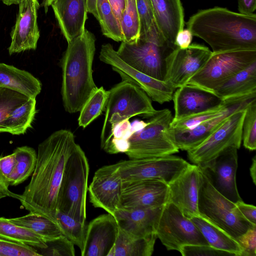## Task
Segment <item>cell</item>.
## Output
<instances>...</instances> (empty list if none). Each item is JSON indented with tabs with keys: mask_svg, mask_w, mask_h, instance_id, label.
Here are the masks:
<instances>
[{
	"mask_svg": "<svg viewBox=\"0 0 256 256\" xmlns=\"http://www.w3.org/2000/svg\"><path fill=\"white\" fill-rule=\"evenodd\" d=\"M76 144L74 134L62 129L54 132L38 145L30 180L23 193L16 196L26 210L56 222L65 166Z\"/></svg>",
	"mask_w": 256,
	"mask_h": 256,
	"instance_id": "6da1fadb",
	"label": "cell"
},
{
	"mask_svg": "<svg viewBox=\"0 0 256 256\" xmlns=\"http://www.w3.org/2000/svg\"><path fill=\"white\" fill-rule=\"evenodd\" d=\"M193 36L204 40L214 53L256 50V14L245 15L221 7L202 10L186 22Z\"/></svg>",
	"mask_w": 256,
	"mask_h": 256,
	"instance_id": "7a4b0ae2",
	"label": "cell"
},
{
	"mask_svg": "<svg viewBox=\"0 0 256 256\" xmlns=\"http://www.w3.org/2000/svg\"><path fill=\"white\" fill-rule=\"evenodd\" d=\"M95 42L94 34L86 29L68 43L62 56L61 94L64 110L69 113L80 112L98 88L92 68Z\"/></svg>",
	"mask_w": 256,
	"mask_h": 256,
	"instance_id": "3957f363",
	"label": "cell"
},
{
	"mask_svg": "<svg viewBox=\"0 0 256 256\" xmlns=\"http://www.w3.org/2000/svg\"><path fill=\"white\" fill-rule=\"evenodd\" d=\"M104 118L100 134L103 148L109 141L113 127L120 122L136 116L148 118L156 112L151 99L140 87L122 80L108 90Z\"/></svg>",
	"mask_w": 256,
	"mask_h": 256,
	"instance_id": "277c9868",
	"label": "cell"
},
{
	"mask_svg": "<svg viewBox=\"0 0 256 256\" xmlns=\"http://www.w3.org/2000/svg\"><path fill=\"white\" fill-rule=\"evenodd\" d=\"M89 172L86 156L77 144L65 166L58 195V210L84 224L86 218Z\"/></svg>",
	"mask_w": 256,
	"mask_h": 256,
	"instance_id": "5b68a950",
	"label": "cell"
},
{
	"mask_svg": "<svg viewBox=\"0 0 256 256\" xmlns=\"http://www.w3.org/2000/svg\"><path fill=\"white\" fill-rule=\"evenodd\" d=\"M159 32L155 22L146 34L137 42H122L116 50L120 58L133 68L164 81L166 58L174 50Z\"/></svg>",
	"mask_w": 256,
	"mask_h": 256,
	"instance_id": "8992f818",
	"label": "cell"
},
{
	"mask_svg": "<svg viewBox=\"0 0 256 256\" xmlns=\"http://www.w3.org/2000/svg\"><path fill=\"white\" fill-rule=\"evenodd\" d=\"M200 170V185L198 204L200 215L224 230L236 240L249 228L256 226L245 218L234 203L216 190Z\"/></svg>",
	"mask_w": 256,
	"mask_h": 256,
	"instance_id": "52a82bcc",
	"label": "cell"
},
{
	"mask_svg": "<svg viewBox=\"0 0 256 256\" xmlns=\"http://www.w3.org/2000/svg\"><path fill=\"white\" fill-rule=\"evenodd\" d=\"M149 118L146 126L132 134L128 140L129 147L125 154L130 159L161 157L178 152L168 132L173 118L170 110H156Z\"/></svg>",
	"mask_w": 256,
	"mask_h": 256,
	"instance_id": "ba28073f",
	"label": "cell"
},
{
	"mask_svg": "<svg viewBox=\"0 0 256 256\" xmlns=\"http://www.w3.org/2000/svg\"><path fill=\"white\" fill-rule=\"evenodd\" d=\"M254 62H256L254 50L212 52L206 64L190 78L186 84L212 92L233 75Z\"/></svg>",
	"mask_w": 256,
	"mask_h": 256,
	"instance_id": "9c48e42d",
	"label": "cell"
},
{
	"mask_svg": "<svg viewBox=\"0 0 256 256\" xmlns=\"http://www.w3.org/2000/svg\"><path fill=\"white\" fill-rule=\"evenodd\" d=\"M116 164L123 183L156 180L168 184L190 165L182 158L172 154L153 158H130Z\"/></svg>",
	"mask_w": 256,
	"mask_h": 256,
	"instance_id": "30bf717a",
	"label": "cell"
},
{
	"mask_svg": "<svg viewBox=\"0 0 256 256\" xmlns=\"http://www.w3.org/2000/svg\"><path fill=\"white\" fill-rule=\"evenodd\" d=\"M156 233L168 250L179 252L188 244L209 245L192 221L170 202L163 207Z\"/></svg>",
	"mask_w": 256,
	"mask_h": 256,
	"instance_id": "8fae6325",
	"label": "cell"
},
{
	"mask_svg": "<svg viewBox=\"0 0 256 256\" xmlns=\"http://www.w3.org/2000/svg\"><path fill=\"white\" fill-rule=\"evenodd\" d=\"M246 110L232 114L201 144L187 151L189 160L200 165L212 160L228 147L240 148Z\"/></svg>",
	"mask_w": 256,
	"mask_h": 256,
	"instance_id": "7c38bea8",
	"label": "cell"
},
{
	"mask_svg": "<svg viewBox=\"0 0 256 256\" xmlns=\"http://www.w3.org/2000/svg\"><path fill=\"white\" fill-rule=\"evenodd\" d=\"M226 100L224 106L216 114L194 128L184 130L169 128L170 136L179 150L188 151L198 146L230 115L238 110L246 109L256 100V92Z\"/></svg>",
	"mask_w": 256,
	"mask_h": 256,
	"instance_id": "4fadbf2b",
	"label": "cell"
},
{
	"mask_svg": "<svg viewBox=\"0 0 256 256\" xmlns=\"http://www.w3.org/2000/svg\"><path fill=\"white\" fill-rule=\"evenodd\" d=\"M100 60L126 80L142 88L150 99L160 104L172 100L175 89L164 81L152 78L128 65L110 44L102 46Z\"/></svg>",
	"mask_w": 256,
	"mask_h": 256,
	"instance_id": "5bb4252c",
	"label": "cell"
},
{
	"mask_svg": "<svg viewBox=\"0 0 256 256\" xmlns=\"http://www.w3.org/2000/svg\"><path fill=\"white\" fill-rule=\"evenodd\" d=\"M36 105V98L0 86V132L24 134L32 127Z\"/></svg>",
	"mask_w": 256,
	"mask_h": 256,
	"instance_id": "9a60e30c",
	"label": "cell"
},
{
	"mask_svg": "<svg viewBox=\"0 0 256 256\" xmlns=\"http://www.w3.org/2000/svg\"><path fill=\"white\" fill-rule=\"evenodd\" d=\"M212 54L208 48L198 44H191L184 49L176 48L166 58L164 81L175 90L186 84Z\"/></svg>",
	"mask_w": 256,
	"mask_h": 256,
	"instance_id": "2e32d148",
	"label": "cell"
},
{
	"mask_svg": "<svg viewBox=\"0 0 256 256\" xmlns=\"http://www.w3.org/2000/svg\"><path fill=\"white\" fill-rule=\"evenodd\" d=\"M238 150L228 147L210 161L198 165L214 188L234 204L242 200L236 182Z\"/></svg>",
	"mask_w": 256,
	"mask_h": 256,
	"instance_id": "e0dca14e",
	"label": "cell"
},
{
	"mask_svg": "<svg viewBox=\"0 0 256 256\" xmlns=\"http://www.w3.org/2000/svg\"><path fill=\"white\" fill-rule=\"evenodd\" d=\"M123 182L117 164L96 170L88 188L90 202L112 215L120 208Z\"/></svg>",
	"mask_w": 256,
	"mask_h": 256,
	"instance_id": "ac0fdd59",
	"label": "cell"
},
{
	"mask_svg": "<svg viewBox=\"0 0 256 256\" xmlns=\"http://www.w3.org/2000/svg\"><path fill=\"white\" fill-rule=\"evenodd\" d=\"M168 186L156 180L123 183L120 208H143L164 206L168 201Z\"/></svg>",
	"mask_w": 256,
	"mask_h": 256,
	"instance_id": "d6986e66",
	"label": "cell"
},
{
	"mask_svg": "<svg viewBox=\"0 0 256 256\" xmlns=\"http://www.w3.org/2000/svg\"><path fill=\"white\" fill-rule=\"evenodd\" d=\"M16 24L11 32L10 54L36 50L40 34L37 22L38 0H22Z\"/></svg>",
	"mask_w": 256,
	"mask_h": 256,
	"instance_id": "ffe728a7",
	"label": "cell"
},
{
	"mask_svg": "<svg viewBox=\"0 0 256 256\" xmlns=\"http://www.w3.org/2000/svg\"><path fill=\"white\" fill-rule=\"evenodd\" d=\"M200 170L198 165H190L168 186V202L174 204L186 218L198 215V199Z\"/></svg>",
	"mask_w": 256,
	"mask_h": 256,
	"instance_id": "44dd1931",
	"label": "cell"
},
{
	"mask_svg": "<svg viewBox=\"0 0 256 256\" xmlns=\"http://www.w3.org/2000/svg\"><path fill=\"white\" fill-rule=\"evenodd\" d=\"M172 100L174 110L172 122L219 108L224 102L214 92L190 84L178 88Z\"/></svg>",
	"mask_w": 256,
	"mask_h": 256,
	"instance_id": "7402d4cb",
	"label": "cell"
},
{
	"mask_svg": "<svg viewBox=\"0 0 256 256\" xmlns=\"http://www.w3.org/2000/svg\"><path fill=\"white\" fill-rule=\"evenodd\" d=\"M118 226L114 216L109 213L92 220L86 226L84 246L82 256H108L118 236Z\"/></svg>",
	"mask_w": 256,
	"mask_h": 256,
	"instance_id": "603a6c76",
	"label": "cell"
},
{
	"mask_svg": "<svg viewBox=\"0 0 256 256\" xmlns=\"http://www.w3.org/2000/svg\"><path fill=\"white\" fill-rule=\"evenodd\" d=\"M164 206L143 208H120L114 216L121 230L134 236H146L156 234Z\"/></svg>",
	"mask_w": 256,
	"mask_h": 256,
	"instance_id": "cb8c5ba5",
	"label": "cell"
},
{
	"mask_svg": "<svg viewBox=\"0 0 256 256\" xmlns=\"http://www.w3.org/2000/svg\"><path fill=\"white\" fill-rule=\"evenodd\" d=\"M51 6L68 43L84 32L88 12L86 0H55Z\"/></svg>",
	"mask_w": 256,
	"mask_h": 256,
	"instance_id": "d4e9b609",
	"label": "cell"
},
{
	"mask_svg": "<svg viewBox=\"0 0 256 256\" xmlns=\"http://www.w3.org/2000/svg\"><path fill=\"white\" fill-rule=\"evenodd\" d=\"M154 22L166 42L173 48L178 32L184 29V10L180 0H151Z\"/></svg>",
	"mask_w": 256,
	"mask_h": 256,
	"instance_id": "484cf974",
	"label": "cell"
},
{
	"mask_svg": "<svg viewBox=\"0 0 256 256\" xmlns=\"http://www.w3.org/2000/svg\"><path fill=\"white\" fill-rule=\"evenodd\" d=\"M212 92L224 100L256 92V62L233 75Z\"/></svg>",
	"mask_w": 256,
	"mask_h": 256,
	"instance_id": "4316f807",
	"label": "cell"
},
{
	"mask_svg": "<svg viewBox=\"0 0 256 256\" xmlns=\"http://www.w3.org/2000/svg\"><path fill=\"white\" fill-rule=\"evenodd\" d=\"M0 86L18 91L34 98L42 90L40 82L30 73L4 63H0Z\"/></svg>",
	"mask_w": 256,
	"mask_h": 256,
	"instance_id": "83f0119b",
	"label": "cell"
},
{
	"mask_svg": "<svg viewBox=\"0 0 256 256\" xmlns=\"http://www.w3.org/2000/svg\"><path fill=\"white\" fill-rule=\"evenodd\" d=\"M157 238L156 234L134 236L118 228L116 242L108 256H150Z\"/></svg>",
	"mask_w": 256,
	"mask_h": 256,
	"instance_id": "f1b7e54d",
	"label": "cell"
},
{
	"mask_svg": "<svg viewBox=\"0 0 256 256\" xmlns=\"http://www.w3.org/2000/svg\"><path fill=\"white\" fill-rule=\"evenodd\" d=\"M190 219L198 228L210 246L232 253L235 256H241L242 250L238 242L224 230L200 214Z\"/></svg>",
	"mask_w": 256,
	"mask_h": 256,
	"instance_id": "f546056e",
	"label": "cell"
},
{
	"mask_svg": "<svg viewBox=\"0 0 256 256\" xmlns=\"http://www.w3.org/2000/svg\"><path fill=\"white\" fill-rule=\"evenodd\" d=\"M9 220L14 224L33 232L46 242L52 241L62 235L55 222L32 212L20 217Z\"/></svg>",
	"mask_w": 256,
	"mask_h": 256,
	"instance_id": "4dcf8cb0",
	"label": "cell"
},
{
	"mask_svg": "<svg viewBox=\"0 0 256 256\" xmlns=\"http://www.w3.org/2000/svg\"><path fill=\"white\" fill-rule=\"evenodd\" d=\"M0 238L41 249L48 247L46 242L38 234L2 217L0 218Z\"/></svg>",
	"mask_w": 256,
	"mask_h": 256,
	"instance_id": "1f68e13d",
	"label": "cell"
},
{
	"mask_svg": "<svg viewBox=\"0 0 256 256\" xmlns=\"http://www.w3.org/2000/svg\"><path fill=\"white\" fill-rule=\"evenodd\" d=\"M13 153L16 164L8 179L10 186L18 185L31 176L34 170L37 159V153L34 149L30 146L18 147Z\"/></svg>",
	"mask_w": 256,
	"mask_h": 256,
	"instance_id": "d6a6232c",
	"label": "cell"
},
{
	"mask_svg": "<svg viewBox=\"0 0 256 256\" xmlns=\"http://www.w3.org/2000/svg\"><path fill=\"white\" fill-rule=\"evenodd\" d=\"M108 97V90L102 86L91 94L81 108L78 118V126L86 128L99 116L104 110Z\"/></svg>",
	"mask_w": 256,
	"mask_h": 256,
	"instance_id": "836d02e7",
	"label": "cell"
},
{
	"mask_svg": "<svg viewBox=\"0 0 256 256\" xmlns=\"http://www.w3.org/2000/svg\"><path fill=\"white\" fill-rule=\"evenodd\" d=\"M56 222L62 235L74 245L78 246L81 252L84 246L86 226V224L82 223L59 210L57 211L56 214Z\"/></svg>",
	"mask_w": 256,
	"mask_h": 256,
	"instance_id": "e575fe53",
	"label": "cell"
},
{
	"mask_svg": "<svg viewBox=\"0 0 256 256\" xmlns=\"http://www.w3.org/2000/svg\"><path fill=\"white\" fill-rule=\"evenodd\" d=\"M98 22L104 35L116 42H124L120 22L108 0H97Z\"/></svg>",
	"mask_w": 256,
	"mask_h": 256,
	"instance_id": "d590c367",
	"label": "cell"
},
{
	"mask_svg": "<svg viewBox=\"0 0 256 256\" xmlns=\"http://www.w3.org/2000/svg\"><path fill=\"white\" fill-rule=\"evenodd\" d=\"M120 25L124 42L133 44L140 37V22L136 0H126V6L123 12Z\"/></svg>",
	"mask_w": 256,
	"mask_h": 256,
	"instance_id": "8d00e7d4",
	"label": "cell"
},
{
	"mask_svg": "<svg viewBox=\"0 0 256 256\" xmlns=\"http://www.w3.org/2000/svg\"><path fill=\"white\" fill-rule=\"evenodd\" d=\"M244 146L250 150L256 149V100L246 108L242 124Z\"/></svg>",
	"mask_w": 256,
	"mask_h": 256,
	"instance_id": "74e56055",
	"label": "cell"
},
{
	"mask_svg": "<svg viewBox=\"0 0 256 256\" xmlns=\"http://www.w3.org/2000/svg\"><path fill=\"white\" fill-rule=\"evenodd\" d=\"M32 246L0 238V256H40Z\"/></svg>",
	"mask_w": 256,
	"mask_h": 256,
	"instance_id": "f35d334b",
	"label": "cell"
},
{
	"mask_svg": "<svg viewBox=\"0 0 256 256\" xmlns=\"http://www.w3.org/2000/svg\"><path fill=\"white\" fill-rule=\"evenodd\" d=\"M140 22V37L148 34L154 22L151 0H136Z\"/></svg>",
	"mask_w": 256,
	"mask_h": 256,
	"instance_id": "ab89813d",
	"label": "cell"
},
{
	"mask_svg": "<svg viewBox=\"0 0 256 256\" xmlns=\"http://www.w3.org/2000/svg\"><path fill=\"white\" fill-rule=\"evenodd\" d=\"M179 252L183 256H235L229 252L210 245L188 244L182 246Z\"/></svg>",
	"mask_w": 256,
	"mask_h": 256,
	"instance_id": "60d3db41",
	"label": "cell"
},
{
	"mask_svg": "<svg viewBox=\"0 0 256 256\" xmlns=\"http://www.w3.org/2000/svg\"><path fill=\"white\" fill-rule=\"evenodd\" d=\"M48 255L60 256H74L75 250L74 244L63 235L52 241L47 242Z\"/></svg>",
	"mask_w": 256,
	"mask_h": 256,
	"instance_id": "b9f144b4",
	"label": "cell"
},
{
	"mask_svg": "<svg viewBox=\"0 0 256 256\" xmlns=\"http://www.w3.org/2000/svg\"><path fill=\"white\" fill-rule=\"evenodd\" d=\"M236 240L242 250L241 256H256V226L249 228Z\"/></svg>",
	"mask_w": 256,
	"mask_h": 256,
	"instance_id": "7bdbcfd3",
	"label": "cell"
},
{
	"mask_svg": "<svg viewBox=\"0 0 256 256\" xmlns=\"http://www.w3.org/2000/svg\"><path fill=\"white\" fill-rule=\"evenodd\" d=\"M130 119H125L116 124L112 128L110 138L108 142L103 150L108 144L112 138L118 140H128L129 138L132 135L131 132V123Z\"/></svg>",
	"mask_w": 256,
	"mask_h": 256,
	"instance_id": "ee69618b",
	"label": "cell"
},
{
	"mask_svg": "<svg viewBox=\"0 0 256 256\" xmlns=\"http://www.w3.org/2000/svg\"><path fill=\"white\" fill-rule=\"evenodd\" d=\"M16 164L14 154L0 157V172L8 181V179L12 174Z\"/></svg>",
	"mask_w": 256,
	"mask_h": 256,
	"instance_id": "f6af8a7d",
	"label": "cell"
},
{
	"mask_svg": "<svg viewBox=\"0 0 256 256\" xmlns=\"http://www.w3.org/2000/svg\"><path fill=\"white\" fill-rule=\"evenodd\" d=\"M242 216L254 226H256V208L255 206L246 204L242 200L235 204Z\"/></svg>",
	"mask_w": 256,
	"mask_h": 256,
	"instance_id": "bcb514c9",
	"label": "cell"
},
{
	"mask_svg": "<svg viewBox=\"0 0 256 256\" xmlns=\"http://www.w3.org/2000/svg\"><path fill=\"white\" fill-rule=\"evenodd\" d=\"M193 35L188 28L184 29L177 34L175 40L176 46L181 49L187 48L192 40Z\"/></svg>",
	"mask_w": 256,
	"mask_h": 256,
	"instance_id": "7dc6e473",
	"label": "cell"
},
{
	"mask_svg": "<svg viewBox=\"0 0 256 256\" xmlns=\"http://www.w3.org/2000/svg\"><path fill=\"white\" fill-rule=\"evenodd\" d=\"M256 9V0H238L239 12L249 16L254 14Z\"/></svg>",
	"mask_w": 256,
	"mask_h": 256,
	"instance_id": "c3c4849f",
	"label": "cell"
},
{
	"mask_svg": "<svg viewBox=\"0 0 256 256\" xmlns=\"http://www.w3.org/2000/svg\"><path fill=\"white\" fill-rule=\"evenodd\" d=\"M108 0L115 16L118 19L120 24L122 14L126 8V0Z\"/></svg>",
	"mask_w": 256,
	"mask_h": 256,
	"instance_id": "681fc988",
	"label": "cell"
},
{
	"mask_svg": "<svg viewBox=\"0 0 256 256\" xmlns=\"http://www.w3.org/2000/svg\"><path fill=\"white\" fill-rule=\"evenodd\" d=\"M9 186L8 180L0 172V200L6 196L16 198V194L12 193L9 190Z\"/></svg>",
	"mask_w": 256,
	"mask_h": 256,
	"instance_id": "f907efd6",
	"label": "cell"
},
{
	"mask_svg": "<svg viewBox=\"0 0 256 256\" xmlns=\"http://www.w3.org/2000/svg\"><path fill=\"white\" fill-rule=\"evenodd\" d=\"M88 12L91 13L98 20V14L97 10V0H86Z\"/></svg>",
	"mask_w": 256,
	"mask_h": 256,
	"instance_id": "816d5d0a",
	"label": "cell"
},
{
	"mask_svg": "<svg viewBox=\"0 0 256 256\" xmlns=\"http://www.w3.org/2000/svg\"><path fill=\"white\" fill-rule=\"evenodd\" d=\"M147 124V122L136 120L131 124V132L132 134L142 129Z\"/></svg>",
	"mask_w": 256,
	"mask_h": 256,
	"instance_id": "f5cc1de1",
	"label": "cell"
},
{
	"mask_svg": "<svg viewBox=\"0 0 256 256\" xmlns=\"http://www.w3.org/2000/svg\"><path fill=\"white\" fill-rule=\"evenodd\" d=\"M256 156L252 159V164L250 168V175L252 182L254 184H256Z\"/></svg>",
	"mask_w": 256,
	"mask_h": 256,
	"instance_id": "db71d44e",
	"label": "cell"
},
{
	"mask_svg": "<svg viewBox=\"0 0 256 256\" xmlns=\"http://www.w3.org/2000/svg\"><path fill=\"white\" fill-rule=\"evenodd\" d=\"M22 0H0L7 6L12 4H18Z\"/></svg>",
	"mask_w": 256,
	"mask_h": 256,
	"instance_id": "11a10c76",
	"label": "cell"
},
{
	"mask_svg": "<svg viewBox=\"0 0 256 256\" xmlns=\"http://www.w3.org/2000/svg\"><path fill=\"white\" fill-rule=\"evenodd\" d=\"M52 4V0H43L42 4V6H44L45 9V12H46L48 7L51 6Z\"/></svg>",
	"mask_w": 256,
	"mask_h": 256,
	"instance_id": "9f6ffc18",
	"label": "cell"
},
{
	"mask_svg": "<svg viewBox=\"0 0 256 256\" xmlns=\"http://www.w3.org/2000/svg\"><path fill=\"white\" fill-rule=\"evenodd\" d=\"M55 0H52V3Z\"/></svg>",
	"mask_w": 256,
	"mask_h": 256,
	"instance_id": "6f0895ef",
	"label": "cell"
}]
</instances>
